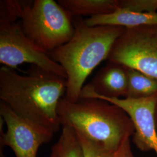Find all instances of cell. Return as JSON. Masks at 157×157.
<instances>
[{
  "label": "cell",
  "instance_id": "6da1fadb",
  "mask_svg": "<svg viewBox=\"0 0 157 157\" xmlns=\"http://www.w3.org/2000/svg\"><path fill=\"white\" fill-rule=\"evenodd\" d=\"M25 72L1 67L0 101L22 118L55 134L61 126L58 107L65 95L67 79L35 65Z\"/></svg>",
  "mask_w": 157,
  "mask_h": 157
},
{
  "label": "cell",
  "instance_id": "7a4b0ae2",
  "mask_svg": "<svg viewBox=\"0 0 157 157\" xmlns=\"http://www.w3.org/2000/svg\"><path fill=\"white\" fill-rule=\"evenodd\" d=\"M75 33L66 44L49 53L67 74L65 98L76 102L80 99L86 78L102 61L108 59L115 41L124 28L101 25L90 26L80 17H73Z\"/></svg>",
  "mask_w": 157,
  "mask_h": 157
},
{
  "label": "cell",
  "instance_id": "3957f363",
  "mask_svg": "<svg viewBox=\"0 0 157 157\" xmlns=\"http://www.w3.org/2000/svg\"><path fill=\"white\" fill-rule=\"evenodd\" d=\"M61 126H69L88 140L118 151L133 136L135 128L126 112L118 105L97 98L76 102L63 97L58 107Z\"/></svg>",
  "mask_w": 157,
  "mask_h": 157
},
{
  "label": "cell",
  "instance_id": "277c9868",
  "mask_svg": "<svg viewBox=\"0 0 157 157\" xmlns=\"http://www.w3.org/2000/svg\"><path fill=\"white\" fill-rule=\"evenodd\" d=\"M19 23L29 39L48 53L66 44L75 33L73 17L54 0H34Z\"/></svg>",
  "mask_w": 157,
  "mask_h": 157
},
{
  "label": "cell",
  "instance_id": "5b68a950",
  "mask_svg": "<svg viewBox=\"0 0 157 157\" xmlns=\"http://www.w3.org/2000/svg\"><path fill=\"white\" fill-rule=\"evenodd\" d=\"M107 59L157 78V25L124 28Z\"/></svg>",
  "mask_w": 157,
  "mask_h": 157
},
{
  "label": "cell",
  "instance_id": "8992f818",
  "mask_svg": "<svg viewBox=\"0 0 157 157\" xmlns=\"http://www.w3.org/2000/svg\"><path fill=\"white\" fill-rule=\"evenodd\" d=\"M0 63L13 69L29 63L67 79L63 68L29 39L19 22L0 23Z\"/></svg>",
  "mask_w": 157,
  "mask_h": 157
},
{
  "label": "cell",
  "instance_id": "52a82bcc",
  "mask_svg": "<svg viewBox=\"0 0 157 157\" xmlns=\"http://www.w3.org/2000/svg\"><path fill=\"white\" fill-rule=\"evenodd\" d=\"M0 116L6 124L1 130V150L10 147L16 157H37L40 147L50 142L54 133L22 118L0 101Z\"/></svg>",
  "mask_w": 157,
  "mask_h": 157
},
{
  "label": "cell",
  "instance_id": "ba28073f",
  "mask_svg": "<svg viewBox=\"0 0 157 157\" xmlns=\"http://www.w3.org/2000/svg\"><path fill=\"white\" fill-rule=\"evenodd\" d=\"M123 109L129 115L135 128L133 141L144 152L154 151L157 155V132L155 123V109L157 95L140 99L99 97Z\"/></svg>",
  "mask_w": 157,
  "mask_h": 157
},
{
  "label": "cell",
  "instance_id": "9c48e42d",
  "mask_svg": "<svg viewBox=\"0 0 157 157\" xmlns=\"http://www.w3.org/2000/svg\"><path fill=\"white\" fill-rule=\"evenodd\" d=\"M127 90V67L118 63L108 62L95 75L91 82L83 87L80 99L125 98Z\"/></svg>",
  "mask_w": 157,
  "mask_h": 157
},
{
  "label": "cell",
  "instance_id": "30bf717a",
  "mask_svg": "<svg viewBox=\"0 0 157 157\" xmlns=\"http://www.w3.org/2000/svg\"><path fill=\"white\" fill-rule=\"evenodd\" d=\"M84 22L90 26L109 25L132 28L157 25V12L140 13L119 10L110 14L89 17Z\"/></svg>",
  "mask_w": 157,
  "mask_h": 157
},
{
  "label": "cell",
  "instance_id": "8fae6325",
  "mask_svg": "<svg viewBox=\"0 0 157 157\" xmlns=\"http://www.w3.org/2000/svg\"><path fill=\"white\" fill-rule=\"evenodd\" d=\"M57 2L73 17L107 15L119 10V0H58Z\"/></svg>",
  "mask_w": 157,
  "mask_h": 157
},
{
  "label": "cell",
  "instance_id": "7c38bea8",
  "mask_svg": "<svg viewBox=\"0 0 157 157\" xmlns=\"http://www.w3.org/2000/svg\"><path fill=\"white\" fill-rule=\"evenodd\" d=\"M127 73L128 90L125 98L140 99L157 95V78L131 67H127Z\"/></svg>",
  "mask_w": 157,
  "mask_h": 157
},
{
  "label": "cell",
  "instance_id": "4fadbf2b",
  "mask_svg": "<svg viewBox=\"0 0 157 157\" xmlns=\"http://www.w3.org/2000/svg\"><path fill=\"white\" fill-rule=\"evenodd\" d=\"M48 157H84L78 135L69 126H62L61 135L52 146Z\"/></svg>",
  "mask_w": 157,
  "mask_h": 157
},
{
  "label": "cell",
  "instance_id": "5bb4252c",
  "mask_svg": "<svg viewBox=\"0 0 157 157\" xmlns=\"http://www.w3.org/2000/svg\"><path fill=\"white\" fill-rule=\"evenodd\" d=\"M33 1L2 0L0 1V23L21 21L25 10Z\"/></svg>",
  "mask_w": 157,
  "mask_h": 157
},
{
  "label": "cell",
  "instance_id": "9a60e30c",
  "mask_svg": "<svg viewBox=\"0 0 157 157\" xmlns=\"http://www.w3.org/2000/svg\"><path fill=\"white\" fill-rule=\"evenodd\" d=\"M77 135L83 148L84 157H118L121 148L124 147L118 151H113L100 143L88 140L78 133Z\"/></svg>",
  "mask_w": 157,
  "mask_h": 157
},
{
  "label": "cell",
  "instance_id": "2e32d148",
  "mask_svg": "<svg viewBox=\"0 0 157 157\" xmlns=\"http://www.w3.org/2000/svg\"><path fill=\"white\" fill-rule=\"evenodd\" d=\"M119 10L140 13L157 12V0H119Z\"/></svg>",
  "mask_w": 157,
  "mask_h": 157
},
{
  "label": "cell",
  "instance_id": "e0dca14e",
  "mask_svg": "<svg viewBox=\"0 0 157 157\" xmlns=\"http://www.w3.org/2000/svg\"><path fill=\"white\" fill-rule=\"evenodd\" d=\"M118 157H135L131 150L130 140L128 141L121 148Z\"/></svg>",
  "mask_w": 157,
  "mask_h": 157
},
{
  "label": "cell",
  "instance_id": "ac0fdd59",
  "mask_svg": "<svg viewBox=\"0 0 157 157\" xmlns=\"http://www.w3.org/2000/svg\"><path fill=\"white\" fill-rule=\"evenodd\" d=\"M155 127L157 132V102L155 105Z\"/></svg>",
  "mask_w": 157,
  "mask_h": 157
}]
</instances>
